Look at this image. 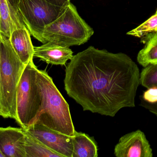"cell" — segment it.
Here are the masks:
<instances>
[{
	"label": "cell",
	"mask_w": 157,
	"mask_h": 157,
	"mask_svg": "<svg viewBox=\"0 0 157 157\" xmlns=\"http://www.w3.org/2000/svg\"><path fill=\"white\" fill-rule=\"evenodd\" d=\"M140 76L127 54L90 46L66 66L64 88L84 111L113 117L123 108L135 107Z\"/></svg>",
	"instance_id": "6da1fadb"
},
{
	"label": "cell",
	"mask_w": 157,
	"mask_h": 157,
	"mask_svg": "<svg viewBox=\"0 0 157 157\" xmlns=\"http://www.w3.org/2000/svg\"><path fill=\"white\" fill-rule=\"evenodd\" d=\"M36 82L38 93L33 124H41L63 134L74 136L76 131L69 104L52 78L46 70L37 69Z\"/></svg>",
	"instance_id": "7a4b0ae2"
},
{
	"label": "cell",
	"mask_w": 157,
	"mask_h": 157,
	"mask_svg": "<svg viewBox=\"0 0 157 157\" xmlns=\"http://www.w3.org/2000/svg\"><path fill=\"white\" fill-rule=\"evenodd\" d=\"M26 65L0 33V116L17 120V92Z\"/></svg>",
	"instance_id": "3957f363"
},
{
	"label": "cell",
	"mask_w": 157,
	"mask_h": 157,
	"mask_svg": "<svg viewBox=\"0 0 157 157\" xmlns=\"http://www.w3.org/2000/svg\"><path fill=\"white\" fill-rule=\"evenodd\" d=\"M94 30L78 14L76 7L70 2L57 19L46 27L43 32L44 43L51 42L70 47L84 44Z\"/></svg>",
	"instance_id": "277c9868"
},
{
	"label": "cell",
	"mask_w": 157,
	"mask_h": 157,
	"mask_svg": "<svg viewBox=\"0 0 157 157\" xmlns=\"http://www.w3.org/2000/svg\"><path fill=\"white\" fill-rule=\"evenodd\" d=\"M66 7L58 6L45 0L18 2L19 14L25 26L30 35L43 44L44 29L61 15Z\"/></svg>",
	"instance_id": "5b68a950"
},
{
	"label": "cell",
	"mask_w": 157,
	"mask_h": 157,
	"mask_svg": "<svg viewBox=\"0 0 157 157\" xmlns=\"http://www.w3.org/2000/svg\"><path fill=\"white\" fill-rule=\"evenodd\" d=\"M37 69L33 60L26 65L17 87L16 97L17 119L16 121L24 129H26L34 122L38 93L36 82V72Z\"/></svg>",
	"instance_id": "8992f818"
},
{
	"label": "cell",
	"mask_w": 157,
	"mask_h": 157,
	"mask_svg": "<svg viewBox=\"0 0 157 157\" xmlns=\"http://www.w3.org/2000/svg\"><path fill=\"white\" fill-rule=\"evenodd\" d=\"M24 130L61 157H72L73 136L63 134L41 124H33Z\"/></svg>",
	"instance_id": "52a82bcc"
},
{
	"label": "cell",
	"mask_w": 157,
	"mask_h": 157,
	"mask_svg": "<svg viewBox=\"0 0 157 157\" xmlns=\"http://www.w3.org/2000/svg\"><path fill=\"white\" fill-rule=\"evenodd\" d=\"M117 157H153V150L144 132L140 130L122 136L114 147Z\"/></svg>",
	"instance_id": "ba28073f"
},
{
	"label": "cell",
	"mask_w": 157,
	"mask_h": 157,
	"mask_svg": "<svg viewBox=\"0 0 157 157\" xmlns=\"http://www.w3.org/2000/svg\"><path fill=\"white\" fill-rule=\"evenodd\" d=\"M23 128L0 127V148L5 157H26Z\"/></svg>",
	"instance_id": "9c48e42d"
},
{
	"label": "cell",
	"mask_w": 157,
	"mask_h": 157,
	"mask_svg": "<svg viewBox=\"0 0 157 157\" xmlns=\"http://www.w3.org/2000/svg\"><path fill=\"white\" fill-rule=\"evenodd\" d=\"M73 54L72 50L69 47L51 42L43 43L40 46H34V57L54 65H65L67 61L71 60L74 56Z\"/></svg>",
	"instance_id": "30bf717a"
},
{
	"label": "cell",
	"mask_w": 157,
	"mask_h": 157,
	"mask_svg": "<svg viewBox=\"0 0 157 157\" xmlns=\"http://www.w3.org/2000/svg\"><path fill=\"white\" fill-rule=\"evenodd\" d=\"M26 27L15 29L9 38L11 45L22 62L26 65L33 60L34 46Z\"/></svg>",
	"instance_id": "8fae6325"
},
{
	"label": "cell",
	"mask_w": 157,
	"mask_h": 157,
	"mask_svg": "<svg viewBox=\"0 0 157 157\" xmlns=\"http://www.w3.org/2000/svg\"><path fill=\"white\" fill-rule=\"evenodd\" d=\"M72 157H97L98 149L94 139L84 133L75 131L73 139Z\"/></svg>",
	"instance_id": "7c38bea8"
},
{
	"label": "cell",
	"mask_w": 157,
	"mask_h": 157,
	"mask_svg": "<svg viewBox=\"0 0 157 157\" xmlns=\"http://www.w3.org/2000/svg\"><path fill=\"white\" fill-rule=\"evenodd\" d=\"M142 38L145 45L138 53L137 61L144 67L157 63V32L148 34Z\"/></svg>",
	"instance_id": "4fadbf2b"
},
{
	"label": "cell",
	"mask_w": 157,
	"mask_h": 157,
	"mask_svg": "<svg viewBox=\"0 0 157 157\" xmlns=\"http://www.w3.org/2000/svg\"><path fill=\"white\" fill-rule=\"evenodd\" d=\"M24 131V145L26 157H61L46 147L28 132L25 130Z\"/></svg>",
	"instance_id": "5bb4252c"
},
{
	"label": "cell",
	"mask_w": 157,
	"mask_h": 157,
	"mask_svg": "<svg viewBox=\"0 0 157 157\" xmlns=\"http://www.w3.org/2000/svg\"><path fill=\"white\" fill-rule=\"evenodd\" d=\"M157 32V9L155 14L132 30L127 32L128 35L143 38L147 35Z\"/></svg>",
	"instance_id": "9a60e30c"
},
{
	"label": "cell",
	"mask_w": 157,
	"mask_h": 157,
	"mask_svg": "<svg viewBox=\"0 0 157 157\" xmlns=\"http://www.w3.org/2000/svg\"><path fill=\"white\" fill-rule=\"evenodd\" d=\"M140 84L147 88H157V63L144 67L140 73Z\"/></svg>",
	"instance_id": "2e32d148"
},
{
	"label": "cell",
	"mask_w": 157,
	"mask_h": 157,
	"mask_svg": "<svg viewBox=\"0 0 157 157\" xmlns=\"http://www.w3.org/2000/svg\"><path fill=\"white\" fill-rule=\"evenodd\" d=\"M0 33L10 37L13 29L6 0H0Z\"/></svg>",
	"instance_id": "e0dca14e"
},
{
	"label": "cell",
	"mask_w": 157,
	"mask_h": 157,
	"mask_svg": "<svg viewBox=\"0 0 157 157\" xmlns=\"http://www.w3.org/2000/svg\"><path fill=\"white\" fill-rule=\"evenodd\" d=\"M140 98L148 103H156L157 102V88H147Z\"/></svg>",
	"instance_id": "ac0fdd59"
},
{
	"label": "cell",
	"mask_w": 157,
	"mask_h": 157,
	"mask_svg": "<svg viewBox=\"0 0 157 157\" xmlns=\"http://www.w3.org/2000/svg\"><path fill=\"white\" fill-rule=\"evenodd\" d=\"M140 100H141L140 106L145 108L149 111L150 112L157 116V102L155 103H150L145 101L141 98H140Z\"/></svg>",
	"instance_id": "d6986e66"
},
{
	"label": "cell",
	"mask_w": 157,
	"mask_h": 157,
	"mask_svg": "<svg viewBox=\"0 0 157 157\" xmlns=\"http://www.w3.org/2000/svg\"><path fill=\"white\" fill-rule=\"evenodd\" d=\"M50 3L61 7H66L71 2V0H45Z\"/></svg>",
	"instance_id": "ffe728a7"
},
{
	"label": "cell",
	"mask_w": 157,
	"mask_h": 157,
	"mask_svg": "<svg viewBox=\"0 0 157 157\" xmlns=\"http://www.w3.org/2000/svg\"><path fill=\"white\" fill-rule=\"evenodd\" d=\"M0 157H5V155H4L3 152H2L1 148H0Z\"/></svg>",
	"instance_id": "44dd1931"
},
{
	"label": "cell",
	"mask_w": 157,
	"mask_h": 157,
	"mask_svg": "<svg viewBox=\"0 0 157 157\" xmlns=\"http://www.w3.org/2000/svg\"><path fill=\"white\" fill-rule=\"evenodd\" d=\"M0 21H1V19H0Z\"/></svg>",
	"instance_id": "7402d4cb"
}]
</instances>
